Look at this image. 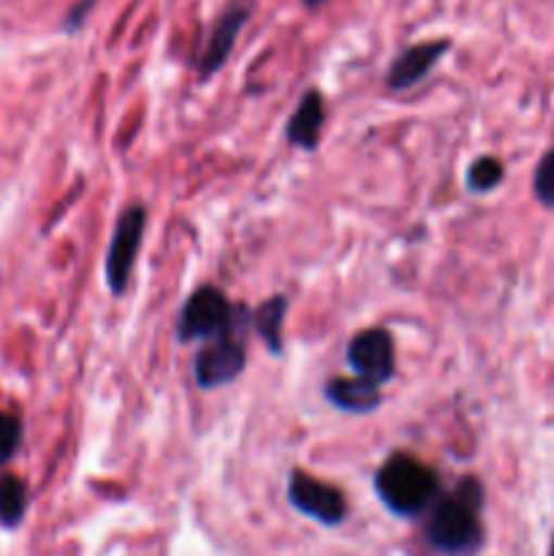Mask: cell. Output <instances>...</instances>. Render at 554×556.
I'll return each mask as SVG.
<instances>
[{
  "mask_svg": "<svg viewBox=\"0 0 554 556\" xmlns=\"http://www.w3.org/2000/svg\"><path fill=\"white\" fill-rule=\"evenodd\" d=\"M288 503L293 510L324 527L342 525L348 516L345 494L302 470H293L288 478Z\"/></svg>",
  "mask_w": 554,
  "mask_h": 556,
  "instance_id": "5",
  "label": "cell"
},
{
  "mask_svg": "<svg viewBox=\"0 0 554 556\" xmlns=\"http://www.w3.org/2000/svg\"><path fill=\"white\" fill-rule=\"evenodd\" d=\"M324 396L342 413H353V416H364V413L378 410L383 394H380V386L369 383L364 378H331L326 383Z\"/></svg>",
  "mask_w": 554,
  "mask_h": 556,
  "instance_id": "11",
  "label": "cell"
},
{
  "mask_svg": "<svg viewBox=\"0 0 554 556\" xmlns=\"http://www.w3.org/2000/svg\"><path fill=\"white\" fill-rule=\"evenodd\" d=\"M326 123V103L318 90H307L299 98V106L286 123V139L288 144L299 147V150L313 152L320 141V130Z\"/></svg>",
  "mask_w": 554,
  "mask_h": 556,
  "instance_id": "10",
  "label": "cell"
},
{
  "mask_svg": "<svg viewBox=\"0 0 554 556\" xmlns=\"http://www.w3.org/2000/svg\"><path fill=\"white\" fill-rule=\"evenodd\" d=\"M532 193L546 210H554V150L538 161L536 174H532Z\"/></svg>",
  "mask_w": 554,
  "mask_h": 556,
  "instance_id": "15",
  "label": "cell"
},
{
  "mask_svg": "<svg viewBox=\"0 0 554 556\" xmlns=\"http://www.w3.org/2000/svg\"><path fill=\"white\" fill-rule=\"evenodd\" d=\"M483 486L478 478L465 476L454 492L432 503L427 519V543L440 556H476L483 546L481 525Z\"/></svg>",
  "mask_w": 554,
  "mask_h": 556,
  "instance_id": "1",
  "label": "cell"
},
{
  "mask_svg": "<svg viewBox=\"0 0 554 556\" xmlns=\"http://www.w3.org/2000/svg\"><path fill=\"white\" fill-rule=\"evenodd\" d=\"M505 179V166L500 157L494 155H483L478 157V161L470 163V168H467V177H465V185L470 193H489V190L498 188L500 182Z\"/></svg>",
  "mask_w": 554,
  "mask_h": 556,
  "instance_id": "14",
  "label": "cell"
},
{
  "mask_svg": "<svg viewBox=\"0 0 554 556\" xmlns=\"http://www.w3.org/2000/svg\"><path fill=\"white\" fill-rule=\"evenodd\" d=\"M244 364H248V353H244L242 342L234 340L231 334L217 337L196 353L193 380L204 391L221 389V386L234 383L244 372Z\"/></svg>",
  "mask_w": 554,
  "mask_h": 556,
  "instance_id": "7",
  "label": "cell"
},
{
  "mask_svg": "<svg viewBox=\"0 0 554 556\" xmlns=\"http://www.w3.org/2000/svg\"><path fill=\"white\" fill-rule=\"evenodd\" d=\"M27 510V486L16 476H0V525L14 530Z\"/></svg>",
  "mask_w": 554,
  "mask_h": 556,
  "instance_id": "13",
  "label": "cell"
},
{
  "mask_svg": "<svg viewBox=\"0 0 554 556\" xmlns=\"http://www.w3.org/2000/svg\"><path fill=\"white\" fill-rule=\"evenodd\" d=\"M549 556H554V538H552V546H549Z\"/></svg>",
  "mask_w": 554,
  "mask_h": 556,
  "instance_id": "19",
  "label": "cell"
},
{
  "mask_svg": "<svg viewBox=\"0 0 554 556\" xmlns=\"http://www.w3.org/2000/svg\"><path fill=\"white\" fill-rule=\"evenodd\" d=\"M318 3H324V0H304V5H310V9H315Z\"/></svg>",
  "mask_w": 554,
  "mask_h": 556,
  "instance_id": "18",
  "label": "cell"
},
{
  "mask_svg": "<svg viewBox=\"0 0 554 556\" xmlns=\"http://www.w3.org/2000/svg\"><path fill=\"white\" fill-rule=\"evenodd\" d=\"M286 313H288V299L286 296H269L266 302H261L255 307L253 324L255 334L264 340L266 351L269 353H282V326H286Z\"/></svg>",
  "mask_w": 554,
  "mask_h": 556,
  "instance_id": "12",
  "label": "cell"
},
{
  "mask_svg": "<svg viewBox=\"0 0 554 556\" xmlns=\"http://www.w3.org/2000/svg\"><path fill=\"white\" fill-rule=\"evenodd\" d=\"M375 494L394 516L416 519L427 514L440 497V481L432 467L418 462L416 456L396 451L386 456V462L375 472Z\"/></svg>",
  "mask_w": 554,
  "mask_h": 556,
  "instance_id": "2",
  "label": "cell"
},
{
  "mask_svg": "<svg viewBox=\"0 0 554 556\" xmlns=\"http://www.w3.org/2000/svg\"><path fill=\"white\" fill-rule=\"evenodd\" d=\"M250 11L253 9H250L248 0H234V3L228 5L221 16H217L215 25H212V30H210V36H206L204 52H201V58H199L201 79H210L212 74H217V71L226 65V60H228V54H231L234 43H237L239 33H242V27L248 25Z\"/></svg>",
  "mask_w": 554,
  "mask_h": 556,
  "instance_id": "8",
  "label": "cell"
},
{
  "mask_svg": "<svg viewBox=\"0 0 554 556\" xmlns=\"http://www.w3.org/2000/svg\"><path fill=\"white\" fill-rule=\"evenodd\" d=\"M98 0H79V3L74 5V9L68 11V16H65V33H76L79 30L81 25H85V20H87V14H90L92 11V5H96Z\"/></svg>",
  "mask_w": 554,
  "mask_h": 556,
  "instance_id": "17",
  "label": "cell"
},
{
  "mask_svg": "<svg viewBox=\"0 0 554 556\" xmlns=\"http://www.w3.org/2000/svg\"><path fill=\"white\" fill-rule=\"evenodd\" d=\"M345 362L358 378L369 380L375 386H386L394 378L396 353L394 340L386 329H364L348 342Z\"/></svg>",
  "mask_w": 554,
  "mask_h": 556,
  "instance_id": "6",
  "label": "cell"
},
{
  "mask_svg": "<svg viewBox=\"0 0 554 556\" xmlns=\"http://www.w3.org/2000/svg\"><path fill=\"white\" fill-rule=\"evenodd\" d=\"M449 49L451 41H445V38H438V41H421L402 49L394 58V63L389 65V71H386V87H389L391 92H400L418 85V81L438 65V60L443 58Z\"/></svg>",
  "mask_w": 554,
  "mask_h": 556,
  "instance_id": "9",
  "label": "cell"
},
{
  "mask_svg": "<svg viewBox=\"0 0 554 556\" xmlns=\"http://www.w3.org/2000/svg\"><path fill=\"white\" fill-rule=\"evenodd\" d=\"M234 326V307L226 293L217 288L204 286L185 299L177 320L179 342H199L226 337Z\"/></svg>",
  "mask_w": 554,
  "mask_h": 556,
  "instance_id": "3",
  "label": "cell"
},
{
  "mask_svg": "<svg viewBox=\"0 0 554 556\" xmlns=\"http://www.w3.org/2000/svg\"><path fill=\"white\" fill-rule=\"evenodd\" d=\"M147 210L141 204H130L123 210L114 226L112 242H109L106 261H103V277L114 296H123L128 291L130 275H134L136 258H139L141 239H144Z\"/></svg>",
  "mask_w": 554,
  "mask_h": 556,
  "instance_id": "4",
  "label": "cell"
},
{
  "mask_svg": "<svg viewBox=\"0 0 554 556\" xmlns=\"http://www.w3.org/2000/svg\"><path fill=\"white\" fill-rule=\"evenodd\" d=\"M22 445V421L14 413L0 410V467L9 465Z\"/></svg>",
  "mask_w": 554,
  "mask_h": 556,
  "instance_id": "16",
  "label": "cell"
}]
</instances>
